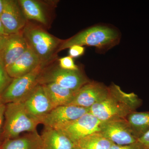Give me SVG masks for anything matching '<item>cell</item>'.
Here are the masks:
<instances>
[{"label": "cell", "mask_w": 149, "mask_h": 149, "mask_svg": "<svg viewBox=\"0 0 149 149\" xmlns=\"http://www.w3.org/2000/svg\"><path fill=\"white\" fill-rule=\"evenodd\" d=\"M100 132L115 144L126 145L138 141L126 118L102 122Z\"/></svg>", "instance_id": "obj_8"}, {"label": "cell", "mask_w": 149, "mask_h": 149, "mask_svg": "<svg viewBox=\"0 0 149 149\" xmlns=\"http://www.w3.org/2000/svg\"><path fill=\"white\" fill-rule=\"evenodd\" d=\"M6 104H5L2 100L1 96H0V149H1L2 145L1 133L3 122L4 119Z\"/></svg>", "instance_id": "obj_25"}, {"label": "cell", "mask_w": 149, "mask_h": 149, "mask_svg": "<svg viewBox=\"0 0 149 149\" xmlns=\"http://www.w3.org/2000/svg\"><path fill=\"white\" fill-rule=\"evenodd\" d=\"M85 52V48L83 46L73 45L70 48L68 53L70 56L72 58H75L83 55Z\"/></svg>", "instance_id": "obj_24"}, {"label": "cell", "mask_w": 149, "mask_h": 149, "mask_svg": "<svg viewBox=\"0 0 149 149\" xmlns=\"http://www.w3.org/2000/svg\"><path fill=\"white\" fill-rule=\"evenodd\" d=\"M45 64H41L28 74L13 79L1 95L5 104L24 101L39 84L38 79Z\"/></svg>", "instance_id": "obj_5"}, {"label": "cell", "mask_w": 149, "mask_h": 149, "mask_svg": "<svg viewBox=\"0 0 149 149\" xmlns=\"http://www.w3.org/2000/svg\"><path fill=\"white\" fill-rule=\"evenodd\" d=\"M109 89L107 97L90 109L89 112L101 122L126 118L141 106L142 101L134 93H125L113 83Z\"/></svg>", "instance_id": "obj_1"}, {"label": "cell", "mask_w": 149, "mask_h": 149, "mask_svg": "<svg viewBox=\"0 0 149 149\" xmlns=\"http://www.w3.org/2000/svg\"><path fill=\"white\" fill-rule=\"evenodd\" d=\"M73 149H80L78 148H77V147L74 146V148H73Z\"/></svg>", "instance_id": "obj_30"}, {"label": "cell", "mask_w": 149, "mask_h": 149, "mask_svg": "<svg viewBox=\"0 0 149 149\" xmlns=\"http://www.w3.org/2000/svg\"><path fill=\"white\" fill-rule=\"evenodd\" d=\"M90 111V109L67 105L57 107L41 118V124L45 127L56 126L75 120Z\"/></svg>", "instance_id": "obj_11"}, {"label": "cell", "mask_w": 149, "mask_h": 149, "mask_svg": "<svg viewBox=\"0 0 149 149\" xmlns=\"http://www.w3.org/2000/svg\"><path fill=\"white\" fill-rule=\"evenodd\" d=\"M18 1L26 18L44 25L47 24L45 11L38 2L34 0H20Z\"/></svg>", "instance_id": "obj_19"}, {"label": "cell", "mask_w": 149, "mask_h": 149, "mask_svg": "<svg viewBox=\"0 0 149 149\" xmlns=\"http://www.w3.org/2000/svg\"><path fill=\"white\" fill-rule=\"evenodd\" d=\"M101 122L90 112L75 120L53 128L59 130L74 143L80 139L100 132Z\"/></svg>", "instance_id": "obj_7"}, {"label": "cell", "mask_w": 149, "mask_h": 149, "mask_svg": "<svg viewBox=\"0 0 149 149\" xmlns=\"http://www.w3.org/2000/svg\"><path fill=\"white\" fill-rule=\"evenodd\" d=\"M42 85L54 109L70 104L77 92L63 88L55 83H47Z\"/></svg>", "instance_id": "obj_17"}, {"label": "cell", "mask_w": 149, "mask_h": 149, "mask_svg": "<svg viewBox=\"0 0 149 149\" xmlns=\"http://www.w3.org/2000/svg\"><path fill=\"white\" fill-rule=\"evenodd\" d=\"M119 41V34L115 29L106 26H96L63 41L57 52L73 45L92 46L99 50H107L117 45Z\"/></svg>", "instance_id": "obj_3"}, {"label": "cell", "mask_w": 149, "mask_h": 149, "mask_svg": "<svg viewBox=\"0 0 149 149\" xmlns=\"http://www.w3.org/2000/svg\"><path fill=\"white\" fill-rule=\"evenodd\" d=\"M22 102L27 111L40 120L54 109L42 85L40 84Z\"/></svg>", "instance_id": "obj_13"}, {"label": "cell", "mask_w": 149, "mask_h": 149, "mask_svg": "<svg viewBox=\"0 0 149 149\" xmlns=\"http://www.w3.org/2000/svg\"><path fill=\"white\" fill-rule=\"evenodd\" d=\"M42 149H73L74 144L60 131L45 127L41 135Z\"/></svg>", "instance_id": "obj_15"}, {"label": "cell", "mask_w": 149, "mask_h": 149, "mask_svg": "<svg viewBox=\"0 0 149 149\" xmlns=\"http://www.w3.org/2000/svg\"><path fill=\"white\" fill-rule=\"evenodd\" d=\"M113 144L100 132L92 133L74 143L80 149H110Z\"/></svg>", "instance_id": "obj_18"}, {"label": "cell", "mask_w": 149, "mask_h": 149, "mask_svg": "<svg viewBox=\"0 0 149 149\" xmlns=\"http://www.w3.org/2000/svg\"><path fill=\"white\" fill-rule=\"evenodd\" d=\"M82 71L65 70L56 67L48 70L44 68L40 74V85L53 83L63 88L77 92L82 86L90 82Z\"/></svg>", "instance_id": "obj_6"}, {"label": "cell", "mask_w": 149, "mask_h": 149, "mask_svg": "<svg viewBox=\"0 0 149 149\" xmlns=\"http://www.w3.org/2000/svg\"><path fill=\"white\" fill-rule=\"evenodd\" d=\"M41 64L43 63L29 46L24 53L6 69L8 75L14 79L28 74Z\"/></svg>", "instance_id": "obj_14"}, {"label": "cell", "mask_w": 149, "mask_h": 149, "mask_svg": "<svg viewBox=\"0 0 149 149\" xmlns=\"http://www.w3.org/2000/svg\"><path fill=\"white\" fill-rule=\"evenodd\" d=\"M29 47L22 32L10 35L0 54V61L5 69L13 63Z\"/></svg>", "instance_id": "obj_12"}, {"label": "cell", "mask_w": 149, "mask_h": 149, "mask_svg": "<svg viewBox=\"0 0 149 149\" xmlns=\"http://www.w3.org/2000/svg\"><path fill=\"white\" fill-rule=\"evenodd\" d=\"M126 119L138 139L149 130V112L133 111Z\"/></svg>", "instance_id": "obj_20"}, {"label": "cell", "mask_w": 149, "mask_h": 149, "mask_svg": "<svg viewBox=\"0 0 149 149\" xmlns=\"http://www.w3.org/2000/svg\"></svg>", "instance_id": "obj_31"}, {"label": "cell", "mask_w": 149, "mask_h": 149, "mask_svg": "<svg viewBox=\"0 0 149 149\" xmlns=\"http://www.w3.org/2000/svg\"><path fill=\"white\" fill-rule=\"evenodd\" d=\"M13 79L0 61V96L8 88Z\"/></svg>", "instance_id": "obj_21"}, {"label": "cell", "mask_w": 149, "mask_h": 149, "mask_svg": "<svg viewBox=\"0 0 149 149\" xmlns=\"http://www.w3.org/2000/svg\"><path fill=\"white\" fill-rule=\"evenodd\" d=\"M109 93V87L102 83L90 81L76 92L70 104L90 109L95 104L107 97Z\"/></svg>", "instance_id": "obj_9"}, {"label": "cell", "mask_w": 149, "mask_h": 149, "mask_svg": "<svg viewBox=\"0 0 149 149\" xmlns=\"http://www.w3.org/2000/svg\"><path fill=\"white\" fill-rule=\"evenodd\" d=\"M4 118L1 133L2 143L6 139L18 138L22 132L37 130V126L41 124L40 119L27 111L22 102L6 104Z\"/></svg>", "instance_id": "obj_2"}, {"label": "cell", "mask_w": 149, "mask_h": 149, "mask_svg": "<svg viewBox=\"0 0 149 149\" xmlns=\"http://www.w3.org/2000/svg\"><path fill=\"white\" fill-rule=\"evenodd\" d=\"M42 137L37 130L15 139H6L1 149H42Z\"/></svg>", "instance_id": "obj_16"}, {"label": "cell", "mask_w": 149, "mask_h": 149, "mask_svg": "<svg viewBox=\"0 0 149 149\" xmlns=\"http://www.w3.org/2000/svg\"><path fill=\"white\" fill-rule=\"evenodd\" d=\"M59 67L67 70H77L80 68L74 63L73 58L70 56L61 58L58 59Z\"/></svg>", "instance_id": "obj_22"}, {"label": "cell", "mask_w": 149, "mask_h": 149, "mask_svg": "<svg viewBox=\"0 0 149 149\" xmlns=\"http://www.w3.org/2000/svg\"><path fill=\"white\" fill-rule=\"evenodd\" d=\"M22 32L29 47L44 64L53 58L63 42L36 25L26 24Z\"/></svg>", "instance_id": "obj_4"}, {"label": "cell", "mask_w": 149, "mask_h": 149, "mask_svg": "<svg viewBox=\"0 0 149 149\" xmlns=\"http://www.w3.org/2000/svg\"><path fill=\"white\" fill-rule=\"evenodd\" d=\"M138 141L141 143L146 149H149V130L139 138Z\"/></svg>", "instance_id": "obj_26"}, {"label": "cell", "mask_w": 149, "mask_h": 149, "mask_svg": "<svg viewBox=\"0 0 149 149\" xmlns=\"http://www.w3.org/2000/svg\"><path fill=\"white\" fill-rule=\"evenodd\" d=\"M5 0H0V16L1 15L4 7Z\"/></svg>", "instance_id": "obj_29"}, {"label": "cell", "mask_w": 149, "mask_h": 149, "mask_svg": "<svg viewBox=\"0 0 149 149\" xmlns=\"http://www.w3.org/2000/svg\"><path fill=\"white\" fill-rule=\"evenodd\" d=\"M8 35L22 32L26 25V18L18 1L5 0L3 11L0 16Z\"/></svg>", "instance_id": "obj_10"}, {"label": "cell", "mask_w": 149, "mask_h": 149, "mask_svg": "<svg viewBox=\"0 0 149 149\" xmlns=\"http://www.w3.org/2000/svg\"><path fill=\"white\" fill-rule=\"evenodd\" d=\"M7 36H3V35H0V54L4 46Z\"/></svg>", "instance_id": "obj_27"}, {"label": "cell", "mask_w": 149, "mask_h": 149, "mask_svg": "<svg viewBox=\"0 0 149 149\" xmlns=\"http://www.w3.org/2000/svg\"><path fill=\"white\" fill-rule=\"evenodd\" d=\"M110 149H146L141 143L137 141L133 143L126 145H118L113 144Z\"/></svg>", "instance_id": "obj_23"}, {"label": "cell", "mask_w": 149, "mask_h": 149, "mask_svg": "<svg viewBox=\"0 0 149 149\" xmlns=\"http://www.w3.org/2000/svg\"><path fill=\"white\" fill-rule=\"evenodd\" d=\"M0 35H3V36H8V35L6 33L5 30L3 26L2 23L0 19Z\"/></svg>", "instance_id": "obj_28"}]
</instances>
